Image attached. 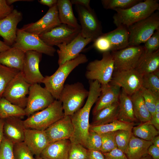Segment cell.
<instances>
[{"label": "cell", "instance_id": "9", "mask_svg": "<svg viewBox=\"0 0 159 159\" xmlns=\"http://www.w3.org/2000/svg\"><path fill=\"white\" fill-rule=\"evenodd\" d=\"M12 47L24 52L34 51L50 56H53L56 51L53 47L46 44L39 35L17 29L16 41Z\"/></svg>", "mask_w": 159, "mask_h": 159}, {"label": "cell", "instance_id": "45", "mask_svg": "<svg viewBox=\"0 0 159 159\" xmlns=\"http://www.w3.org/2000/svg\"><path fill=\"white\" fill-rule=\"evenodd\" d=\"M146 53L154 52L159 49V29L156 30L144 43Z\"/></svg>", "mask_w": 159, "mask_h": 159}, {"label": "cell", "instance_id": "57", "mask_svg": "<svg viewBox=\"0 0 159 159\" xmlns=\"http://www.w3.org/2000/svg\"><path fill=\"white\" fill-rule=\"evenodd\" d=\"M32 0H6V4L10 6L13 3L19 1H32Z\"/></svg>", "mask_w": 159, "mask_h": 159}, {"label": "cell", "instance_id": "37", "mask_svg": "<svg viewBox=\"0 0 159 159\" xmlns=\"http://www.w3.org/2000/svg\"><path fill=\"white\" fill-rule=\"evenodd\" d=\"M141 0H102L103 7L107 9H128L141 1Z\"/></svg>", "mask_w": 159, "mask_h": 159}, {"label": "cell", "instance_id": "32", "mask_svg": "<svg viewBox=\"0 0 159 159\" xmlns=\"http://www.w3.org/2000/svg\"><path fill=\"white\" fill-rule=\"evenodd\" d=\"M135 124L134 122H126L117 120L101 125L94 126L90 125L89 130L94 131L100 134L120 130L132 131Z\"/></svg>", "mask_w": 159, "mask_h": 159}, {"label": "cell", "instance_id": "19", "mask_svg": "<svg viewBox=\"0 0 159 159\" xmlns=\"http://www.w3.org/2000/svg\"><path fill=\"white\" fill-rule=\"evenodd\" d=\"M50 143L64 139H69L74 132L70 116H64L44 130Z\"/></svg>", "mask_w": 159, "mask_h": 159}, {"label": "cell", "instance_id": "40", "mask_svg": "<svg viewBox=\"0 0 159 159\" xmlns=\"http://www.w3.org/2000/svg\"><path fill=\"white\" fill-rule=\"evenodd\" d=\"M13 151L15 159H35L24 141L14 144Z\"/></svg>", "mask_w": 159, "mask_h": 159}, {"label": "cell", "instance_id": "34", "mask_svg": "<svg viewBox=\"0 0 159 159\" xmlns=\"http://www.w3.org/2000/svg\"><path fill=\"white\" fill-rule=\"evenodd\" d=\"M135 136L143 140L151 141L155 136L158 135L159 131L148 121L141 122L140 125L134 126L132 130Z\"/></svg>", "mask_w": 159, "mask_h": 159}, {"label": "cell", "instance_id": "18", "mask_svg": "<svg viewBox=\"0 0 159 159\" xmlns=\"http://www.w3.org/2000/svg\"><path fill=\"white\" fill-rule=\"evenodd\" d=\"M23 18L22 13L14 9L5 17L0 20V36L8 45L12 47L16 38L17 26Z\"/></svg>", "mask_w": 159, "mask_h": 159}, {"label": "cell", "instance_id": "31", "mask_svg": "<svg viewBox=\"0 0 159 159\" xmlns=\"http://www.w3.org/2000/svg\"><path fill=\"white\" fill-rule=\"evenodd\" d=\"M135 116L141 122L150 121L151 116L148 111L140 90L130 96Z\"/></svg>", "mask_w": 159, "mask_h": 159}, {"label": "cell", "instance_id": "30", "mask_svg": "<svg viewBox=\"0 0 159 159\" xmlns=\"http://www.w3.org/2000/svg\"><path fill=\"white\" fill-rule=\"evenodd\" d=\"M135 69L142 75L159 69V49L150 53L145 52Z\"/></svg>", "mask_w": 159, "mask_h": 159}, {"label": "cell", "instance_id": "50", "mask_svg": "<svg viewBox=\"0 0 159 159\" xmlns=\"http://www.w3.org/2000/svg\"><path fill=\"white\" fill-rule=\"evenodd\" d=\"M148 154L152 159H159V148L152 144L148 149Z\"/></svg>", "mask_w": 159, "mask_h": 159}, {"label": "cell", "instance_id": "16", "mask_svg": "<svg viewBox=\"0 0 159 159\" xmlns=\"http://www.w3.org/2000/svg\"><path fill=\"white\" fill-rule=\"evenodd\" d=\"M42 54L34 51L25 52L23 68L21 72L26 81L31 85L42 83L44 78L39 67Z\"/></svg>", "mask_w": 159, "mask_h": 159}, {"label": "cell", "instance_id": "25", "mask_svg": "<svg viewBox=\"0 0 159 159\" xmlns=\"http://www.w3.org/2000/svg\"><path fill=\"white\" fill-rule=\"evenodd\" d=\"M152 144L134 136L132 133L125 154L128 159H139L148 154L149 147Z\"/></svg>", "mask_w": 159, "mask_h": 159}, {"label": "cell", "instance_id": "5", "mask_svg": "<svg viewBox=\"0 0 159 159\" xmlns=\"http://www.w3.org/2000/svg\"><path fill=\"white\" fill-rule=\"evenodd\" d=\"M64 116L61 102L55 100L48 107L23 120L26 128L44 130Z\"/></svg>", "mask_w": 159, "mask_h": 159}, {"label": "cell", "instance_id": "53", "mask_svg": "<svg viewBox=\"0 0 159 159\" xmlns=\"http://www.w3.org/2000/svg\"><path fill=\"white\" fill-rule=\"evenodd\" d=\"M57 1V0H38V1L40 4L47 6L50 8L56 4Z\"/></svg>", "mask_w": 159, "mask_h": 159}, {"label": "cell", "instance_id": "59", "mask_svg": "<svg viewBox=\"0 0 159 159\" xmlns=\"http://www.w3.org/2000/svg\"><path fill=\"white\" fill-rule=\"evenodd\" d=\"M35 159H43L40 156H35Z\"/></svg>", "mask_w": 159, "mask_h": 159}, {"label": "cell", "instance_id": "15", "mask_svg": "<svg viewBox=\"0 0 159 159\" xmlns=\"http://www.w3.org/2000/svg\"><path fill=\"white\" fill-rule=\"evenodd\" d=\"M61 24L56 4L49 8L46 14L38 21L24 25L20 29L39 36Z\"/></svg>", "mask_w": 159, "mask_h": 159}, {"label": "cell", "instance_id": "14", "mask_svg": "<svg viewBox=\"0 0 159 159\" xmlns=\"http://www.w3.org/2000/svg\"><path fill=\"white\" fill-rule=\"evenodd\" d=\"M80 32V29L62 24L39 36L46 44L53 47L58 44L70 43Z\"/></svg>", "mask_w": 159, "mask_h": 159}, {"label": "cell", "instance_id": "42", "mask_svg": "<svg viewBox=\"0 0 159 159\" xmlns=\"http://www.w3.org/2000/svg\"><path fill=\"white\" fill-rule=\"evenodd\" d=\"M87 151L82 144L71 142L69 159H86Z\"/></svg>", "mask_w": 159, "mask_h": 159}, {"label": "cell", "instance_id": "43", "mask_svg": "<svg viewBox=\"0 0 159 159\" xmlns=\"http://www.w3.org/2000/svg\"><path fill=\"white\" fill-rule=\"evenodd\" d=\"M102 141L100 134L89 130L85 148L88 150L100 151Z\"/></svg>", "mask_w": 159, "mask_h": 159}, {"label": "cell", "instance_id": "4", "mask_svg": "<svg viewBox=\"0 0 159 159\" xmlns=\"http://www.w3.org/2000/svg\"><path fill=\"white\" fill-rule=\"evenodd\" d=\"M89 91L81 82L64 84L59 100L62 105L64 116H71L83 106Z\"/></svg>", "mask_w": 159, "mask_h": 159}, {"label": "cell", "instance_id": "44", "mask_svg": "<svg viewBox=\"0 0 159 159\" xmlns=\"http://www.w3.org/2000/svg\"><path fill=\"white\" fill-rule=\"evenodd\" d=\"M13 143L4 136L0 146V159H15Z\"/></svg>", "mask_w": 159, "mask_h": 159}, {"label": "cell", "instance_id": "52", "mask_svg": "<svg viewBox=\"0 0 159 159\" xmlns=\"http://www.w3.org/2000/svg\"><path fill=\"white\" fill-rule=\"evenodd\" d=\"M70 1L72 4L80 5L88 9H91L90 6V0H71Z\"/></svg>", "mask_w": 159, "mask_h": 159}, {"label": "cell", "instance_id": "39", "mask_svg": "<svg viewBox=\"0 0 159 159\" xmlns=\"http://www.w3.org/2000/svg\"><path fill=\"white\" fill-rule=\"evenodd\" d=\"M132 134V131L120 130L116 131L115 139L117 148L125 153Z\"/></svg>", "mask_w": 159, "mask_h": 159}, {"label": "cell", "instance_id": "3", "mask_svg": "<svg viewBox=\"0 0 159 159\" xmlns=\"http://www.w3.org/2000/svg\"><path fill=\"white\" fill-rule=\"evenodd\" d=\"M86 55L80 54L77 57L59 66L55 72L50 76L44 77L42 83L45 88L55 100H58L65 82L71 72L79 65L87 62Z\"/></svg>", "mask_w": 159, "mask_h": 159}, {"label": "cell", "instance_id": "48", "mask_svg": "<svg viewBox=\"0 0 159 159\" xmlns=\"http://www.w3.org/2000/svg\"><path fill=\"white\" fill-rule=\"evenodd\" d=\"M14 9L13 6L7 5L6 0H0V20L5 17Z\"/></svg>", "mask_w": 159, "mask_h": 159}, {"label": "cell", "instance_id": "49", "mask_svg": "<svg viewBox=\"0 0 159 159\" xmlns=\"http://www.w3.org/2000/svg\"><path fill=\"white\" fill-rule=\"evenodd\" d=\"M86 159H105L103 154L99 150H88Z\"/></svg>", "mask_w": 159, "mask_h": 159}, {"label": "cell", "instance_id": "54", "mask_svg": "<svg viewBox=\"0 0 159 159\" xmlns=\"http://www.w3.org/2000/svg\"><path fill=\"white\" fill-rule=\"evenodd\" d=\"M4 119H0V146L4 138L3 127Z\"/></svg>", "mask_w": 159, "mask_h": 159}, {"label": "cell", "instance_id": "51", "mask_svg": "<svg viewBox=\"0 0 159 159\" xmlns=\"http://www.w3.org/2000/svg\"><path fill=\"white\" fill-rule=\"evenodd\" d=\"M148 122L153 125L158 130H159V107L156 108V111L154 115Z\"/></svg>", "mask_w": 159, "mask_h": 159}, {"label": "cell", "instance_id": "24", "mask_svg": "<svg viewBox=\"0 0 159 159\" xmlns=\"http://www.w3.org/2000/svg\"><path fill=\"white\" fill-rule=\"evenodd\" d=\"M25 52L14 47L0 53V64L21 71Z\"/></svg>", "mask_w": 159, "mask_h": 159}, {"label": "cell", "instance_id": "1", "mask_svg": "<svg viewBox=\"0 0 159 159\" xmlns=\"http://www.w3.org/2000/svg\"><path fill=\"white\" fill-rule=\"evenodd\" d=\"M89 94L84 105L70 116L74 132L69 139L71 142L82 144L85 148L89 132V116L91 108L99 96L101 84L96 80L89 81Z\"/></svg>", "mask_w": 159, "mask_h": 159}, {"label": "cell", "instance_id": "6", "mask_svg": "<svg viewBox=\"0 0 159 159\" xmlns=\"http://www.w3.org/2000/svg\"><path fill=\"white\" fill-rule=\"evenodd\" d=\"M127 28L129 33L128 47L144 43L155 31L159 29L158 11Z\"/></svg>", "mask_w": 159, "mask_h": 159}, {"label": "cell", "instance_id": "56", "mask_svg": "<svg viewBox=\"0 0 159 159\" xmlns=\"http://www.w3.org/2000/svg\"><path fill=\"white\" fill-rule=\"evenodd\" d=\"M151 141L153 145L159 148V136L158 135L153 138Z\"/></svg>", "mask_w": 159, "mask_h": 159}, {"label": "cell", "instance_id": "8", "mask_svg": "<svg viewBox=\"0 0 159 159\" xmlns=\"http://www.w3.org/2000/svg\"><path fill=\"white\" fill-rule=\"evenodd\" d=\"M144 46H129L111 52L114 61V70L124 71L135 69L145 53Z\"/></svg>", "mask_w": 159, "mask_h": 159}, {"label": "cell", "instance_id": "20", "mask_svg": "<svg viewBox=\"0 0 159 159\" xmlns=\"http://www.w3.org/2000/svg\"><path fill=\"white\" fill-rule=\"evenodd\" d=\"M24 142L35 156H40L50 143L45 130L30 128L25 130Z\"/></svg>", "mask_w": 159, "mask_h": 159}, {"label": "cell", "instance_id": "55", "mask_svg": "<svg viewBox=\"0 0 159 159\" xmlns=\"http://www.w3.org/2000/svg\"><path fill=\"white\" fill-rule=\"evenodd\" d=\"M10 47L4 41L0 40V53L8 49Z\"/></svg>", "mask_w": 159, "mask_h": 159}, {"label": "cell", "instance_id": "46", "mask_svg": "<svg viewBox=\"0 0 159 159\" xmlns=\"http://www.w3.org/2000/svg\"><path fill=\"white\" fill-rule=\"evenodd\" d=\"M93 46L103 53L111 51V45L109 39L103 34L94 41Z\"/></svg>", "mask_w": 159, "mask_h": 159}, {"label": "cell", "instance_id": "22", "mask_svg": "<svg viewBox=\"0 0 159 159\" xmlns=\"http://www.w3.org/2000/svg\"><path fill=\"white\" fill-rule=\"evenodd\" d=\"M26 129L23 120L20 117H11L4 119V136L14 144L24 141Z\"/></svg>", "mask_w": 159, "mask_h": 159}, {"label": "cell", "instance_id": "17", "mask_svg": "<svg viewBox=\"0 0 159 159\" xmlns=\"http://www.w3.org/2000/svg\"><path fill=\"white\" fill-rule=\"evenodd\" d=\"M92 42L93 41L91 39L85 38L80 32L70 43L57 44L56 46L59 48L57 52L59 66L76 57L85 47Z\"/></svg>", "mask_w": 159, "mask_h": 159}, {"label": "cell", "instance_id": "36", "mask_svg": "<svg viewBox=\"0 0 159 159\" xmlns=\"http://www.w3.org/2000/svg\"><path fill=\"white\" fill-rule=\"evenodd\" d=\"M142 87L159 96V69L142 75Z\"/></svg>", "mask_w": 159, "mask_h": 159}, {"label": "cell", "instance_id": "29", "mask_svg": "<svg viewBox=\"0 0 159 159\" xmlns=\"http://www.w3.org/2000/svg\"><path fill=\"white\" fill-rule=\"evenodd\" d=\"M119 109L118 101L102 109L93 115L90 125L94 126L101 125L118 120Z\"/></svg>", "mask_w": 159, "mask_h": 159}, {"label": "cell", "instance_id": "35", "mask_svg": "<svg viewBox=\"0 0 159 159\" xmlns=\"http://www.w3.org/2000/svg\"><path fill=\"white\" fill-rule=\"evenodd\" d=\"M19 72L0 64V98L8 85Z\"/></svg>", "mask_w": 159, "mask_h": 159}, {"label": "cell", "instance_id": "12", "mask_svg": "<svg viewBox=\"0 0 159 159\" xmlns=\"http://www.w3.org/2000/svg\"><path fill=\"white\" fill-rule=\"evenodd\" d=\"M31 85L24 78L21 71L19 72L5 89L2 95L12 103L24 109Z\"/></svg>", "mask_w": 159, "mask_h": 159}, {"label": "cell", "instance_id": "2", "mask_svg": "<svg viewBox=\"0 0 159 159\" xmlns=\"http://www.w3.org/2000/svg\"><path fill=\"white\" fill-rule=\"evenodd\" d=\"M159 10L158 0H142L128 9L115 10L116 13L113 17V23L117 27L122 25L127 27Z\"/></svg>", "mask_w": 159, "mask_h": 159}, {"label": "cell", "instance_id": "26", "mask_svg": "<svg viewBox=\"0 0 159 159\" xmlns=\"http://www.w3.org/2000/svg\"><path fill=\"white\" fill-rule=\"evenodd\" d=\"M104 34L110 42L111 52L128 47L129 33L127 28L125 26H119L115 29Z\"/></svg>", "mask_w": 159, "mask_h": 159}, {"label": "cell", "instance_id": "11", "mask_svg": "<svg viewBox=\"0 0 159 159\" xmlns=\"http://www.w3.org/2000/svg\"><path fill=\"white\" fill-rule=\"evenodd\" d=\"M75 8L80 24V33L86 38L91 39L94 42L102 35V28L94 11L83 6L75 5Z\"/></svg>", "mask_w": 159, "mask_h": 159}, {"label": "cell", "instance_id": "28", "mask_svg": "<svg viewBox=\"0 0 159 159\" xmlns=\"http://www.w3.org/2000/svg\"><path fill=\"white\" fill-rule=\"evenodd\" d=\"M119 103L118 120L134 123L138 121L134 114L131 97L122 89L121 91Z\"/></svg>", "mask_w": 159, "mask_h": 159}, {"label": "cell", "instance_id": "58", "mask_svg": "<svg viewBox=\"0 0 159 159\" xmlns=\"http://www.w3.org/2000/svg\"><path fill=\"white\" fill-rule=\"evenodd\" d=\"M139 159H152L151 157L148 155Z\"/></svg>", "mask_w": 159, "mask_h": 159}, {"label": "cell", "instance_id": "47", "mask_svg": "<svg viewBox=\"0 0 159 159\" xmlns=\"http://www.w3.org/2000/svg\"><path fill=\"white\" fill-rule=\"evenodd\" d=\"M103 154L105 159H128L125 153L117 148Z\"/></svg>", "mask_w": 159, "mask_h": 159}, {"label": "cell", "instance_id": "27", "mask_svg": "<svg viewBox=\"0 0 159 159\" xmlns=\"http://www.w3.org/2000/svg\"><path fill=\"white\" fill-rule=\"evenodd\" d=\"M59 19L61 23L79 29H81L74 14L72 4L69 0H58L57 2Z\"/></svg>", "mask_w": 159, "mask_h": 159}, {"label": "cell", "instance_id": "33", "mask_svg": "<svg viewBox=\"0 0 159 159\" xmlns=\"http://www.w3.org/2000/svg\"><path fill=\"white\" fill-rule=\"evenodd\" d=\"M26 116L24 109L14 105L4 98H0V119L11 117H20Z\"/></svg>", "mask_w": 159, "mask_h": 159}, {"label": "cell", "instance_id": "23", "mask_svg": "<svg viewBox=\"0 0 159 159\" xmlns=\"http://www.w3.org/2000/svg\"><path fill=\"white\" fill-rule=\"evenodd\" d=\"M71 144L69 139H64L50 143L40 156L43 159H69Z\"/></svg>", "mask_w": 159, "mask_h": 159}, {"label": "cell", "instance_id": "7", "mask_svg": "<svg viewBox=\"0 0 159 159\" xmlns=\"http://www.w3.org/2000/svg\"><path fill=\"white\" fill-rule=\"evenodd\" d=\"M114 70V61L110 52H104L100 60L90 62L86 67V78L96 80L101 85L108 84L111 81Z\"/></svg>", "mask_w": 159, "mask_h": 159}, {"label": "cell", "instance_id": "41", "mask_svg": "<svg viewBox=\"0 0 159 159\" xmlns=\"http://www.w3.org/2000/svg\"><path fill=\"white\" fill-rule=\"evenodd\" d=\"M115 131L100 134L102 141L100 151L103 153H108L117 148L115 139Z\"/></svg>", "mask_w": 159, "mask_h": 159}, {"label": "cell", "instance_id": "10", "mask_svg": "<svg viewBox=\"0 0 159 159\" xmlns=\"http://www.w3.org/2000/svg\"><path fill=\"white\" fill-rule=\"evenodd\" d=\"M55 100L51 93L39 84L31 85L24 109L26 116L28 117L45 109Z\"/></svg>", "mask_w": 159, "mask_h": 159}, {"label": "cell", "instance_id": "13", "mask_svg": "<svg viewBox=\"0 0 159 159\" xmlns=\"http://www.w3.org/2000/svg\"><path fill=\"white\" fill-rule=\"evenodd\" d=\"M142 77L135 69L114 71L110 82L122 87L131 96L142 87Z\"/></svg>", "mask_w": 159, "mask_h": 159}, {"label": "cell", "instance_id": "21", "mask_svg": "<svg viewBox=\"0 0 159 159\" xmlns=\"http://www.w3.org/2000/svg\"><path fill=\"white\" fill-rule=\"evenodd\" d=\"M101 85L100 95L92 110L93 115L102 109L119 101L120 87L110 82Z\"/></svg>", "mask_w": 159, "mask_h": 159}, {"label": "cell", "instance_id": "38", "mask_svg": "<svg viewBox=\"0 0 159 159\" xmlns=\"http://www.w3.org/2000/svg\"><path fill=\"white\" fill-rule=\"evenodd\" d=\"M140 91L144 99L145 105L152 117L155 114L156 102L159 96L150 90L142 87Z\"/></svg>", "mask_w": 159, "mask_h": 159}]
</instances>
